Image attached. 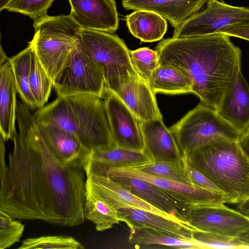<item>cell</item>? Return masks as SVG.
Wrapping results in <instances>:
<instances>
[{
	"instance_id": "obj_1",
	"label": "cell",
	"mask_w": 249,
	"mask_h": 249,
	"mask_svg": "<svg viewBox=\"0 0 249 249\" xmlns=\"http://www.w3.org/2000/svg\"><path fill=\"white\" fill-rule=\"evenodd\" d=\"M17 121L6 174L0 180V210L19 220L67 227L82 224L86 190L83 162H67L56 156L23 102L18 103Z\"/></svg>"
},
{
	"instance_id": "obj_2",
	"label": "cell",
	"mask_w": 249,
	"mask_h": 249,
	"mask_svg": "<svg viewBox=\"0 0 249 249\" xmlns=\"http://www.w3.org/2000/svg\"><path fill=\"white\" fill-rule=\"evenodd\" d=\"M230 37L217 33L163 39L155 48L159 65L179 71L189 80L192 93L217 111L241 71V50Z\"/></svg>"
},
{
	"instance_id": "obj_3",
	"label": "cell",
	"mask_w": 249,
	"mask_h": 249,
	"mask_svg": "<svg viewBox=\"0 0 249 249\" xmlns=\"http://www.w3.org/2000/svg\"><path fill=\"white\" fill-rule=\"evenodd\" d=\"M101 98L91 94L57 96L33 115L36 123L55 124L71 133L90 151L115 147Z\"/></svg>"
},
{
	"instance_id": "obj_4",
	"label": "cell",
	"mask_w": 249,
	"mask_h": 249,
	"mask_svg": "<svg viewBox=\"0 0 249 249\" xmlns=\"http://www.w3.org/2000/svg\"><path fill=\"white\" fill-rule=\"evenodd\" d=\"M183 156L221 190L227 203L238 204L249 198V158L238 141L219 142Z\"/></svg>"
},
{
	"instance_id": "obj_5",
	"label": "cell",
	"mask_w": 249,
	"mask_h": 249,
	"mask_svg": "<svg viewBox=\"0 0 249 249\" xmlns=\"http://www.w3.org/2000/svg\"><path fill=\"white\" fill-rule=\"evenodd\" d=\"M33 27L28 44L53 81L79 42L82 28L70 15H46L34 20Z\"/></svg>"
},
{
	"instance_id": "obj_6",
	"label": "cell",
	"mask_w": 249,
	"mask_h": 249,
	"mask_svg": "<svg viewBox=\"0 0 249 249\" xmlns=\"http://www.w3.org/2000/svg\"><path fill=\"white\" fill-rule=\"evenodd\" d=\"M80 40L88 54L104 76L105 91L116 92L129 78L138 74L123 40L111 33L82 29Z\"/></svg>"
},
{
	"instance_id": "obj_7",
	"label": "cell",
	"mask_w": 249,
	"mask_h": 249,
	"mask_svg": "<svg viewBox=\"0 0 249 249\" xmlns=\"http://www.w3.org/2000/svg\"><path fill=\"white\" fill-rule=\"evenodd\" d=\"M169 129L183 155L219 142L237 141L240 135L216 110L202 103Z\"/></svg>"
},
{
	"instance_id": "obj_8",
	"label": "cell",
	"mask_w": 249,
	"mask_h": 249,
	"mask_svg": "<svg viewBox=\"0 0 249 249\" xmlns=\"http://www.w3.org/2000/svg\"><path fill=\"white\" fill-rule=\"evenodd\" d=\"M53 84L57 96L91 94L101 98L105 96L102 72L85 51L80 39Z\"/></svg>"
},
{
	"instance_id": "obj_9",
	"label": "cell",
	"mask_w": 249,
	"mask_h": 249,
	"mask_svg": "<svg viewBox=\"0 0 249 249\" xmlns=\"http://www.w3.org/2000/svg\"><path fill=\"white\" fill-rule=\"evenodd\" d=\"M206 6L174 29L173 37L186 38L219 33L231 25L249 23V8L223 0H208Z\"/></svg>"
},
{
	"instance_id": "obj_10",
	"label": "cell",
	"mask_w": 249,
	"mask_h": 249,
	"mask_svg": "<svg viewBox=\"0 0 249 249\" xmlns=\"http://www.w3.org/2000/svg\"><path fill=\"white\" fill-rule=\"evenodd\" d=\"M187 220L199 231L231 237L238 238L249 232V216L222 203L193 204Z\"/></svg>"
},
{
	"instance_id": "obj_11",
	"label": "cell",
	"mask_w": 249,
	"mask_h": 249,
	"mask_svg": "<svg viewBox=\"0 0 249 249\" xmlns=\"http://www.w3.org/2000/svg\"><path fill=\"white\" fill-rule=\"evenodd\" d=\"M89 168L92 172L108 177H128L146 180L168 191L188 208L194 204L227 202L225 196L222 193L211 191L195 185L185 184L155 176L135 168L105 167L96 163L91 164Z\"/></svg>"
},
{
	"instance_id": "obj_12",
	"label": "cell",
	"mask_w": 249,
	"mask_h": 249,
	"mask_svg": "<svg viewBox=\"0 0 249 249\" xmlns=\"http://www.w3.org/2000/svg\"><path fill=\"white\" fill-rule=\"evenodd\" d=\"M105 107L115 146L144 151L140 121L114 92L105 91Z\"/></svg>"
},
{
	"instance_id": "obj_13",
	"label": "cell",
	"mask_w": 249,
	"mask_h": 249,
	"mask_svg": "<svg viewBox=\"0 0 249 249\" xmlns=\"http://www.w3.org/2000/svg\"><path fill=\"white\" fill-rule=\"evenodd\" d=\"M70 15L84 30L112 33L119 27L114 0H68Z\"/></svg>"
},
{
	"instance_id": "obj_14",
	"label": "cell",
	"mask_w": 249,
	"mask_h": 249,
	"mask_svg": "<svg viewBox=\"0 0 249 249\" xmlns=\"http://www.w3.org/2000/svg\"><path fill=\"white\" fill-rule=\"evenodd\" d=\"M108 177L155 207L177 219L188 221L189 208L168 191L138 178L122 176Z\"/></svg>"
},
{
	"instance_id": "obj_15",
	"label": "cell",
	"mask_w": 249,
	"mask_h": 249,
	"mask_svg": "<svg viewBox=\"0 0 249 249\" xmlns=\"http://www.w3.org/2000/svg\"><path fill=\"white\" fill-rule=\"evenodd\" d=\"M86 186L99 195L116 210L129 207L140 209L164 217L177 219L137 196L108 177L85 170Z\"/></svg>"
},
{
	"instance_id": "obj_16",
	"label": "cell",
	"mask_w": 249,
	"mask_h": 249,
	"mask_svg": "<svg viewBox=\"0 0 249 249\" xmlns=\"http://www.w3.org/2000/svg\"><path fill=\"white\" fill-rule=\"evenodd\" d=\"M144 152L153 161H183V154L169 128L160 118L140 121Z\"/></svg>"
},
{
	"instance_id": "obj_17",
	"label": "cell",
	"mask_w": 249,
	"mask_h": 249,
	"mask_svg": "<svg viewBox=\"0 0 249 249\" xmlns=\"http://www.w3.org/2000/svg\"><path fill=\"white\" fill-rule=\"evenodd\" d=\"M120 221L129 228L144 227L184 239H193L195 231L198 230L188 221L169 218L147 211L129 207L116 209Z\"/></svg>"
},
{
	"instance_id": "obj_18",
	"label": "cell",
	"mask_w": 249,
	"mask_h": 249,
	"mask_svg": "<svg viewBox=\"0 0 249 249\" xmlns=\"http://www.w3.org/2000/svg\"><path fill=\"white\" fill-rule=\"evenodd\" d=\"M115 93L140 121L162 118L156 93L139 73L131 76Z\"/></svg>"
},
{
	"instance_id": "obj_19",
	"label": "cell",
	"mask_w": 249,
	"mask_h": 249,
	"mask_svg": "<svg viewBox=\"0 0 249 249\" xmlns=\"http://www.w3.org/2000/svg\"><path fill=\"white\" fill-rule=\"evenodd\" d=\"M208 0H122L126 10H147L169 21L175 29L199 11Z\"/></svg>"
},
{
	"instance_id": "obj_20",
	"label": "cell",
	"mask_w": 249,
	"mask_h": 249,
	"mask_svg": "<svg viewBox=\"0 0 249 249\" xmlns=\"http://www.w3.org/2000/svg\"><path fill=\"white\" fill-rule=\"evenodd\" d=\"M217 112L241 135L249 127V86L240 71Z\"/></svg>"
},
{
	"instance_id": "obj_21",
	"label": "cell",
	"mask_w": 249,
	"mask_h": 249,
	"mask_svg": "<svg viewBox=\"0 0 249 249\" xmlns=\"http://www.w3.org/2000/svg\"><path fill=\"white\" fill-rule=\"evenodd\" d=\"M36 123L42 139L60 160L67 162L80 160L83 163L88 157L90 151L71 133L55 124Z\"/></svg>"
},
{
	"instance_id": "obj_22",
	"label": "cell",
	"mask_w": 249,
	"mask_h": 249,
	"mask_svg": "<svg viewBox=\"0 0 249 249\" xmlns=\"http://www.w3.org/2000/svg\"><path fill=\"white\" fill-rule=\"evenodd\" d=\"M18 93L9 60L0 64V132L4 141L13 140L17 132Z\"/></svg>"
},
{
	"instance_id": "obj_23",
	"label": "cell",
	"mask_w": 249,
	"mask_h": 249,
	"mask_svg": "<svg viewBox=\"0 0 249 249\" xmlns=\"http://www.w3.org/2000/svg\"><path fill=\"white\" fill-rule=\"evenodd\" d=\"M88 159L105 167L136 168L153 161L144 151L119 147L91 151Z\"/></svg>"
},
{
	"instance_id": "obj_24",
	"label": "cell",
	"mask_w": 249,
	"mask_h": 249,
	"mask_svg": "<svg viewBox=\"0 0 249 249\" xmlns=\"http://www.w3.org/2000/svg\"><path fill=\"white\" fill-rule=\"evenodd\" d=\"M131 34L142 42L160 40L166 33V19L158 14L147 10H135L125 17Z\"/></svg>"
},
{
	"instance_id": "obj_25",
	"label": "cell",
	"mask_w": 249,
	"mask_h": 249,
	"mask_svg": "<svg viewBox=\"0 0 249 249\" xmlns=\"http://www.w3.org/2000/svg\"><path fill=\"white\" fill-rule=\"evenodd\" d=\"M83 213L85 219L93 223L99 231L111 229L120 221L116 210L87 186Z\"/></svg>"
},
{
	"instance_id": "obj_26",
	"label": "cell",
	"mask_w": 249,
	"mask_h": 249,
	"mask_svg": "<svg viewBox=\"0 0 249 249\" xmlns=\"http://www.w3.org/2000/svg\"><path fill=\"white\" fill-rule=\"evenodd\" d=\"M147 82L155 93L176 94L192 91L188 78L178 70L169 66L159 65Z\"/></svg>"
},
{
	"instance_id": "obj_27",
	"label": "cell",
	"mask_w": 249,
	"mask_h": 249,
	"mask_svg": "<svg viewBox=\"0 0 249 249\" xmlns=\"http://www.w3.org/2000/svg\"><path fill=\"white\" fill-rule=\"evenodd\" d=\"M129 241L135 245L158 244L180 249H204L195 239H184L144 227L129 228Z\"/></svg>"
},
{
	"instance_id": "obj_28",
	"label": "cell",
	"mask_w": 249,
	"mask_h": 249,
	"mask_svg": "<svg viewBox=\"0 0 249 249\" xmlns=\"http://www.w3.org/2000/svg\"><path fill=\"white\" fill-rule=\"evenodd\" d=\"M33 49L28 46L16 55L10 58L18 93L22 101L29 109L36 108L30 87V73Z\"/></svg>"
},
{
	"instance_id": "obj_29",
	"label": "cell",
	"mask_w": 249,
	"mask_h": 249,
	"mask_svg": "<svg viewBox=\"0 0 249 249\" xmlns=\"http://www.w3.org/2000/svg\"><path fill=\"white\" fill-rule=\"evenodd\" d=\"M29 82L36 107L37 109L41 108L48 100L53 88V84L52 80L40 63L33 49Z\"/></svg>"
},
{
	"instance_id": "obj_30",
	"label": "cell",
	"mask_w": 249,
	"mask_h": 249,
	"mask_svg": "<svg viewBox=\"0 0 249 249\" xmlns=\"http://www.w3.org/2000/svg\"><path fill=\"white\" fill-rule=\"evenodd\" d=\"M140 171L155 176L193 185L190 181L183 161H157L136 168Z\"/></svg>"
},
{
	"instance_id": "obj_31",
	"label": "cell",
	"mask_w": 249,
	"mask_h": 249,
	"mask_svg": "<svg viewBox=\"0 0 249 249\" xmlns=\"http://www.w3.org/2000/svg\"><path fill=\"white\" fill-rule=\"evenodd\" d=\"M18 249H83V246L74 238L65 235H46L28 238Z\"/></svg>"
},
{
	"instance_id": "obj_32",
	"label": "cell",
	"mask_w": 249,
	"mask_h": 249,
	"mask_svg": "<svg viewBox=\"0 0 249 249\" xmlns=\"http://www.w3.org/2000/svg\"><path fill=\"white\" fill-rule=\"evenodd\" d=\"M133 66L137 72L148 82L154 71L159 66L157 52L147 47L130 50Z\"/></svg>"
},
{
	"instance_id": "obj_33",
	"label": "cell",
	"mask_w": 249,
	"mask_h": 249,
	"mask_svg": "<svg viewBox=\"0 0 249 249\" xmlns=\"http://www.w3.org/2000/svg\"><path fill=\"white\" fill-rule=\"evenodd\" d=\"M0 210V249H6L19 241L24 225Z\"/></svg>"
},
{
	"instance_id": "obj_34",
	"label": "cell",
	"mask_w": 249,
	"mask_h": 249,
	"mask_svg": "<svg viewBox=\"0 0 249 249\" xmlns=\"http://www.w3.org/2000/svg\"><path fill=\"white\" fill-rule=\"evenodd\" d=\"M54 0H11L4 9L27 16L34 21L47 15V11Z\"/></svg>"
},
{
	"instance_id": "obj_35",
	"label": "cell",
	"mask_w": 249,
	"mask_h": 249,
	"mask_svg": "<svg viewBox=\"0 0 249 249\" xmlns=\"http://www.w3.org/2000/svg\"><path fill=\"white\" fill-rule=\"evenodd\" d=\"M193 238L200 243L204 249H247L238 238L203 231H195Z\"/></svg>"
},
{
	"instance_id": "obj_36",
	"label": "cell",
	"mask_w": 249,
	"mask_h": 249,
	"mask_svg": "<svg viewBox=\"0 0 249 249\" xmlns=\"http://www.w3.org/2000/svg\"><path fill=\"white\" fill-rule=\"evenodd\" d=\"M183 164L187 175L192 184L211 191L222 193L221 190L205 176L191 166L184 157Z\"/></svg>"
},
{
	"instance_id": "obj_37",
	"label": "cell",
	"mask_w": 249,
	"mask_h": 249,
	"mask_svg": "<svg viewBox=\"0 0 249 249\" xmlns=\"http://www.w3.org/2000/svg\"><path fill=\"white\" fill-rule=\"evenodd\" d=\"M219 33L249 41V23L231 25L223 29Z\"/></svg>"
},
{
	"instance_id": "obj_38",
	"label": "cell",
	"mask_w": 249,
	"mask_h": 249,
	"mask_svg": "<svg viewBox=\"0 0 249 249\" xmlns=\"http://www.w3.org/2000/svg\"><path fill=\"white\" fill-rule=\"evenodd\" d=\"M4 141L0 136V180L5 176L7 172V165L5 161V147Z\"/></svg>"
},
{
	"instance_id": "obj_39",
	"label": "cell",
	"mask_w": 249,
	"mask_h": 249,
	"mask_svg": "<svg viewBox=\"0 0 249 249\" xmlns=\"http://www.w3.org/2000/svg\"><path fill=\"white\" fill-rule=\"evenodd\" d=\"M238 143L244 153L249 158V127L240 135Z\"/></svg>"
},
{
	"instance_id": "obj_40",
	"label": "cell",
	"mask_w": 249,
	"mask_h": 249,
	"mask_svg": "<svg viewBox=\"0 0 249 249\" xmlns=\"http://www.w3.org/2000/svg\"><path fill=\"white\" fill-rule=\"evenodd\" d=\"M237 210L249 216V198L237 205Z\"/></svg>"
},
{
	"instance_id": "obj_41",
	"label": "cell",
	"mask_w": 249,
	"mask_h": 249,
	"mask_svg": "<svg viewBox=\"0 0 249 249\" xmlns=\"http://www.w3.org/2000/svg\"><path fill=\"white\" fill-rule=\"evenodd\" d=\"M238 238L247 249H249V232L243 234Z\"/></svg>"
},
{
	"instance_id": "obj_42",
	"label": "cell",
	"mask_w": 249,
	"mask_h": 249,
	"mask_svg": "<svg viewBox=\"0 0 249 249\" xmlns=\"http://www.w3.org/2000/svg\"><path fill=\"white\" fill-rule=\"evenodd\" d=\"M0 64H1L8 61L10 58L8 57V56L6 55L4 50L2 48L1 44H0Z\"/></svg>"
},
{
	"instance_id": "obj_43",
	"label": "cell",
	"mask_w": 249,
	"mask_h": 249,
	"mask_svg": "<svg viewBox=\"0 0 249 249\" xmlns=\"http://www.w3.org/2000/svg\"><path fill=\"white\" fill-rule=\"evenodd\" d=\"M11 0H0V11L4 10V7Z\"/></svg>"
}]
</instances>
